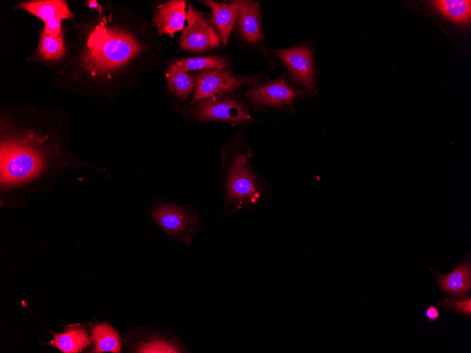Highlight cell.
Returning <instances> with one entry per match:
<instances>
[{
	"instance_id": "cell-3",
	"label": "cell",
	"mask_w": 471,
	"mask_h": 353,
	"mask_svg": "<svg viewBox=\"0 0 471 353\" xmlns=\"http://www.w3.org/2000/svg\"><path fill=\"white\" fill-rule=\"evenodd\" d=\"M269 193V186L251 168L247 155L234 156L228 163L224 186L228 213L262 203L267 199Z\"/></svg>"
},
{
	"instance_id": "cell-18",
	"label": "cell",
	"mask_w": 471,
	"mask_h": 353,
	"mask_svg": "<svg viewBox=\"0 0 471 353\" xmlns=\"http://www.w3.org/2000/svg\"><path fill=\"white\" fill-rule=\"evenodd\" d=\"M92 340L94 344V352L118 353L121 351L119 335L108 323L95 326L92 330Z\"/></svg>"
},
{
	"instance_id": "cell-14",
	"label": "cell",
	"mask_w": 471,
	"mask_h": 353,
	"mask_svg": "<svg viewBox=\"0 0 471 353\" xmlns=\"http://www.w3.org/2000/svg\"><path fill=\"white\" fill-rule=\"evenodd\" d=\"M228 66V59L224 56L209 55L192 58H181L171 63L167 68L166 73L225 70Z\"/></svg>"
},
{
	"instance_id": "cell-15",
	"label": "cell",
	"mask_w": 471,
	"mask_h": 353,
	"mask_svg": "<svg viewBox=\"0 0 471 353\" xmlns=\"http://www.w3.org/2000/svg\"><path fill=\"white\" fill-rule=\"evenodd\" d=\"M20 7L46 22L54 18L71 19L73 14L67 3L61 0L25 1Z\"/></svg>"
},
{
	"instance_id": "cell-11",
	"label": "cell",
	"mask_w": 471,
	"mask_h": 353,
	"mask_svg": "<svg viewBox=\"0 0 471 353\" xmlns=\"http://www.w3.org/2000/svg\"><path fill=\"white\" fill-rule=\"evenodd\" d=\"M236 25L240 37L245 42L256 45L263 41L261 13L258 3L240 0Z\"/></svg>"
},
{
	"instance_id": "cell-16",
	"label": "cell",
	"mask_w": 471,
	"mask_h": 353,
	"mask_svg": "<svg viewBox=\"0 0 471 353\" xmlns=\"http://www.w3.org/2000/svg\"><path fill=\"white\" fill-rule=\"evenodd\" d=\"M50 344L64 353H76L90 345V339L85 329L71 327L63 333L54 334Z\"/></svg>"
},
{
	"instance_id": "cell-20",
	"label": "cell",
	"mask_w": 471,
	"mask_h": 353,
	"mask_svg": "<svg viewBox=\"0 0 471 353\" xmlns=\"http://www.w3.org/2000/svg\"><path fill=\"white\" fill-rule=\"evenodd\" d=\"M38 51L44 60L53 61L61 58L65 54V46L62 35L53 37L42 32Z\"/></svg>"
},
{
	"instance_id": "cell-23",
	"label": "cell",
	"mask_w": 471,
	"mask_h": 353,
	"mask_svg": "<svg viewBox=\"0 0 471 353\" xmlns=\"http://www.w3.org/2000/svg\"><path fill=\"white\" fill-rule=\"evenodd\" d=\"M424 316L429 323L435 322L439 317V312L436 306L433 304L429 305L424 312Z\"/></svg>"
},
{
	"instance_id": "cell-4",
	"label": "cell",
	"mask_w": 471,
	"mask_h": 353,
	"mask_svg": "<svg viewBox=\"0 0 471 353\" xmlns=\"http://www.w3.org/2000/svg\"><path fill=\"white\" fill-rule=\"evenodd\" d=\"M230 95L209 99L181 109L201 121H222L236 125L252 123L253 117L245 106Z\"/></svg>"
},
{
	"instance_id": "cell-8",
	"label": "cell",
	"mask_w": 471,
	"mask_h": 353,
	"mask_svg": "<svg viewBox=\"0 0 471 353\" xmlns=\"http://www.w3.org/2000/svg\"><path fill=\"white\" fill-rule=\"evenodd\" d=\"M302 91L279 78L252 87L246 92L248 100L262 107L283 108L292 105Z\"/></svg>"
},
{
	"instance_id": "cell-5",
	"label": "cell",
	"mask_w": 471,
	"mask_h": 353,
	"mask_svg": "<svg viewBox=\"0 0 471 353\" xmlns=\"http://www.w3.org/2000/svg\"><path fill=\"white\" fill-rule=\"evenodd\" d=\"M187 25L179 39L181 47L192 53H204L220 47L221 39L212 22L192 4L186 11Z\"/></svg>"
},
{
	"instance_id": "cell-9",
	"label": "cell",
	"mask_w": 471,
	"mask_h": 353,
	"mask_svg": "<svg viewBox=\"0 0 471 353\" xmlns=\"http://www.w3.org/2000/svg\"><path fill=\"white\" fill-rule=\"evenodd\" d=\"M272 51L284 63L293 82L308 89L313 86L314 66L308 47L298 46Z\"/></svg>"
},
{
	"instance_id": "cell-19",
	"label": "cell",
	"mask_w": 471,
	"mask_h": 353,
	"mask_svg": "<svg viewBox=\"0 0 471 353\" xmlns=\"http://www.w3.org/2000/svg\"><path fill=\"white\" fill-rule=\"evenodd\" d=\"M166 79L169 91L181 101L186 100L195 90V75L188 73H166Z\"/></svg>"
},
{
	"instance_id": "cell-12",
	"label": "cell",
	"mask_w": 471,
	"mask_h": 353,
	"mask_svg": "<svg viewBox=\"0 0 471 353\" xmlns=\"http://www.w3.org/2000/svg\"><path fill=\"white\" fill-rule=\"evenodd\" d=\"M470 260L460 262L454 270L447 275H441L427 267L436 280L441 292L443 294L451 295L453 297L461 298L467 297L471 288Z\"/></svg>"
},
{
	"instance_id": "cell-22",
	"label": "cell",
	"mask_w": 471,
	"mask_h": 353,
	"mask_svg": "<svg viewBox=\"0 0 471 353\" xmlns=\"http://www.w3.org/2000/svg\"><path fill=\"white\" fill-rule=\"evenodd\" d=\"M61 19L54 18L44 22V28L42 32L53 37L61 36Z\"/></svg>"
},
{
	"instance_id": "cell-6",
	"label": "cell",
	"mask_w": 471,
	"mask_h": 353,
	"mask_svg": "<svg viewBox=\"0 0 471 353\" xmlns=\"http://www.w3.org/2000/svg\"><path fill=\"white\" fill-rule=\"evenodd\" d=\"M156 223L168 235L190 245L197 233L198 215L183 206L161 203L151 212Z\"/></svg>"
},
{
	"instance_id": "cell-17",
	"label": "cell",
	"mask_w": 471,
	"mask_h": 353,
	"mask_svg": "<svg viewBox=\"0 0 471 353\" xmlns=\"http://www.w3.org/2000/svg\"><path fill=\"white\" fill-rule=\"evenodd\" d=\"M434 8L443 16L456 23H467L471 17L470 0H438L432 1Z\"/></svg>"
},
{
	"instance_id": "cell-13",
	"label": "cell",
	"mask_w": 471,
	"mask_h": 353,
	"mask_svg": "<svg viewBox=\"0 0 471 353\" xmlns=\"http://www.w3.org/2000/svg\"><path fill=\"white\" fill-rule=\"evenodd\" d=\"M201 2L211 9L212 23L218 31L223 45L226 46L230 35L236 25L240 0L230 3H220L212 0H206Z\"/></svg>"
},
{
	"instance_id": "cell-10",
	"label": "cell",
	"mask_w": 471,
	"mask_h": 353,
	"mask_svg": "<svg viewBox=\"0 0 471 353\" xmlns=\"http://www.w3.org/2000/svg\"><path fill=\"white\" fill-rule=\"evenodd\" d=\"M186 4L185 0H171L157 6L153 22L159 36L169 35L173 37L176 32L183 30Z\"/></svg>"
},
{
	"instance_id": "cell-24",
	"label": "cell",
	"mask_w": 471,
	"mask_h": 353,
	"mask_svg": "<svg viewBox=\"0 0 471 353\" xmlns=\"http://www.w3.org/2000/svg\"><path fill=\"white\" fill-rule=\"evenodd\" d=\"M88 6L92 8H99V5L96 1H88Z\"/></svg>"
},
{
	"instance_id": "cell-21",
	"label": "cell",
	"mask_w": 471,
	"mask_h": 353,
	"mask_svg": "<svg viewBox=\"0 0 471 353\" xmlns=\"http://www.w3.org/2000/svg\"><path fill=\"white\" fill-rule=\"evenodd\" d=\"M438 306L445 311H451L470 319L471 297L470 296L462 297V299L443 297L439 302Z\"/></svg>"
},
{
	"instance_id": "cell-2",
	"label": "cell",
	"mask_w": 471,
	"mask_h": 353,
	"mask_svg": "<svg viewBox=\"0 0 471 353\" xmlns=\"http://www.w3.org/2000/svg\"><path fill=\"white\" fill-rule=\"evenodd\" d=\"M104 18L90 35L84 58L92 74L108 80L126 72L144 54L147 47L141 31Z\"/></svg>"
},
{
	"instance_id": "cell-1",
	"label": "cell",
	"mask_w": 471,
	"mask_h": 353,
	"mask_svg": "<svg viewBox=\"0 0 471 353\" xmlns=\"http://www.w3.org/2000/svg\"><path fill=\"white\" fill-rule=\"evenodd\" d=\"M0 188L2 192L49 187L69 170L90 168L84 162L62 158L48 135L29 130L1 131Z\"/></svg>"
},
{
	"instance_id": "cell-7",
	"label": "cell",
	"mask_w": 471,
	"mask_h": 353,
	"mask_svg": "<svg viewBox=\"0 0 471 353\" xmlns=\"http://www.w3.org/2000/svg\"><path fill=\"white\" fill-rule=\"evenodd\" d=\"M196 87L191 105L230 95L241 86L256 80L235 75L229 70H208L195 75Z\"/></svg>"
}]
</instances>
